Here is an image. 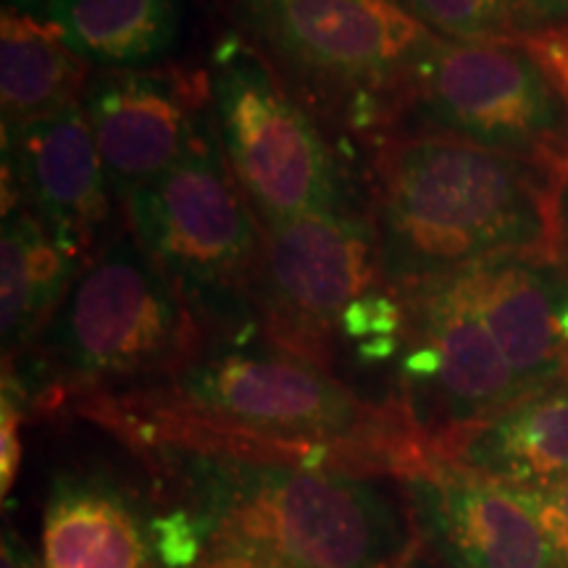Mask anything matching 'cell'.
Masks as SVG:
<instances>
[{"label":"cell","mask_w":568,"mask_h":568,"mask_svg":"<svg viewBox=\"0 0 568 568\" xmlns=\"http://www.w3.org/2000/svg\"><path fill=\"white\" fill-rule=\"evenodd\" d=\"M74 408L134 453L174 447L393 479L435 456L395 397L368 400L266 339H213L169 376Z\"/></svg>","instance_id":"1"},{"label":"cell","mask_w":568,"mask_h":568,"mask_svg":"<svg viewBox=\"0 0 568 568\" xmlns=\"http://www.w3.org/2000/svg\"><path fill=\"white\" fill-rule=\"evenodd\" d=\"M140 456L182 495L205 550H245L274 568H400L422 550L406 497L382 477L174 447Z\"/></svg>","instance_id":"2"},{"label":"cell","mask_w":568,"mask_h":568,"mask_svg":"<svg viewBox=\"0 0 568 568\" xmlns=\"http://www.w3.org/2000/svg\"><path fill=\"white\" fill-rule=\"evenodd\" d=\"M558 182L435 134H393L376 155L374 213L389 290L503 255H552Z\"/></svg>","instance_id":"3"},{"label":"cell","mask_w":568,"mask_h":568,"mask_svg":"<svg viewBox=\"0 0 568 568\" xmlns=\"http://www.w3.org/2000/svg\"><path fill=\"white\" fill-rule=\"evenodd\" d=\"M211 343L205 324L124 230L84 266L38 343L3 368L24 387L30 410H53L169 376Z\"/></svg>","instance_id":"4"},{"label":"cell","mask_w":568,"mask_h":568,"mask_svg":"<svg viewBox=\"0 0 568 568\" xmlns=\"http://www.w3.org/2000/svg\"><path fill=\"white\" fill-rule=\"evenodd\" d=\"M234 32L295 98L347 130L393 132L410 69L432 34L393 0H224Z\"/></svg>","instance_id":"5"},{"label":"cell","mask_w":568,"mask_h":568,"mask_svg":"<svg viewBox=\"0 0 568 568\" xmlns=\"http://www.w3.org/2000/svg\"><path fill=\"white\" fill-rule=\"evenodd\" d=\"M126 232L213 339L258 335L253 293L264 224L234 180L211 122L187 155L122 203Z\"/></svg>","instance_id":"6"},{"label":"cell","mask_w":568,"mask_h":568,"mask_svg":"<svg viewBox=\"0 0 568 568\" xmlns=\"http://www.w3.org/2000/svg\"><path fill=\"white\" fill-rule=\"evenodd\" d=\"M393 130L471 142L560 182L568 88L529 34L481 42L435 34L410 69Z\"/></svg>","instance_id":"7"},{"label":"cell","mask_w":568,"mask_h":568,"mask_svg":"<svg viewBox=\"0 0 568 568\" xmlns=\"http://www.w3.org/2000/svg\"><path fill=\"white\" fill-rule=\"evenodd\" d=\"M209 92L219 145L261 224L343 211L337 161L316 119L243 34L213 48Z\"/></svg>","instance_id":"8"},{"label":"cell","mask_w":568,"mask_h":568,"mask_svg":"<svg viewBox=\"0 0 568 568\" xmlns=\"http://www.w3.org/2000/svg\"><path fill=\"white\" fill-rule=\"evenodd\" d=\"M264 234L255 329L280 351L335 374L347 316L385 287L372 219L343 209L264 224Z\"/></svg>","instance_id":"9"},{"label":"cell","mask_w":568,"mask_h":568,"mask_svg":"<svg viewBox=\"0 0 568 568\" xmlns=\"http://www.w3.org/2000/svg\"><path fill=\"white\" fill-rule=\"evenodd\" d=\"M80 105L119 203L176 166L213 122L209 71L174 63L92 69Z\"/></svg>","instance_id":"10"},{"label":"cell","mask_w":568,"mask_h":568,"mask_svg":"<svg viewBox=\"0 0 568 568\" xmlns=\"http://www.w3.org/2000/svg\"><path fill=\"white\" fill-rule=\"evenodd\" d=\"M395 485L418 542L445 568H564L521 487L439 456Z\"/></svg>","instance_id":"11"},{"label":"cell","mask_w":568,"mask_h":568,"mask_svg":"<svg viewBox=\"0 0 568 568\" xmlns=\"http://www.w3.org/2000/svg\"><path fill=\"white\" fill-rule=\"evenodd\" d=\"M13 201L24 203L84 264L103 251L116 195L80 101L3 126V205Z\"/></svg>","instance_id":"12"},{"label":"cell","mask_w":568,"mask_h":568,"mask_svg":"<svg viewBox=\"0 0 568 568\" xmlns=\"http://www.w3.org/2000/svg\"><path fill=\"white\" fill-rule=\"evenodd\" d=\"M439 458L514 487H539L568 477V376L460 432Z\"/></svg>","instance_id":"13"},{"label":"cell","mask_w":568,"mask_h":568,"mask_svg":"<svg viewBox=\"0 0 568 568\" xmlns=\"http://www.w3.org/2000/svg\"><path fill=\"white\" fill-rule=\"evenodd\" d=\"M80 255L67 251L21 201L3 205L0 230V339L3 361L38 343L80 274Z\"/></svg>","instance_id":"14"},{"label":"cell","mask_w":568,"mask_h":568,"mask_svg":"<svg viewBox=\"0 0 568 568\" xmlns=\"http://www.w3.org/2000/svg\"><path fill=\"white\" fill-rule=\"evenodd\" d=\"M138 510L95 479H55L42 527L45 568H151Z\"/></svg>","instance_id":"15"},{"label":"cell","mask_w":568,"mask_h":568,"mask_svg":"<svg viewBox=\"0 0 568 568\" xmlns=\"http://www.w3.org/2000/svg\"><path fill=\"white\" fill-rule=\"evenodd\" d=\"M92 69H142L180 38V0H53L42 13Z\"/></svg>","instance_id":"16"},{"label":"cell","mask_w":568,"mask_h":568,"mask_svg":"<svg viewBox=\"0 0 568 568\" xmlns=\"http://www.w3.org/2000/svg\"><path fill=\"white\" fill-rule=\"evenodd\" d=\"M92 67L45 17L3 9L0 19V111L3 126L51 116L82 98Z\"/></svg>","instance_id":"17"},{"label":"cell","mask_w":568,"mask_h":568,"mask_svg":"<svg viewBox=\"0 0 568 568\" xmlns=\"http://www.w3.org/2000/svg\"><path fill=\"white\" fill-rule=\"evenodd\" d=\"M443 40L524 38L516 0H393Z\"/></svg>","instance_id":"18"},{"label":"cell","mask_w":568,"mask_h":568,"mask_svg":"<svg viewBox=\"0 0 568 568\" xmlns=\"http://www.w3.org/2000/svg\"><path fill=\"white\" fill-rule=\"evenodd\" d=\"M32 414L24 387L3 368V400H0V489L9 495L21 464V422Z\"/></svg>","instance_id":"19"},{"label":"cell","mask_w":568,"mask_h":568,"mask_svg":"<svg viewBox=\"0 0 568 568\" xmlns=\"http://www.w3.org/2000/svg\"><path fill=\"white\" fill-rule=\"evenodd\" d=\"M521 489L527 493L529 506L535 508L545 535L550 537L560 566L568 568V477L548 481V485Z\"/></svg>","instance_id":"20"},{"label":"cell","mask_w":568,"mask_h":568,"mask_svg":"<svg viewBox=\"0 0 568 568\" xmlns=\"http://www.w3.org/2000/svg\"><path fill=\"white\" fill-rule=\"evenodd\" d=\"M516 6L524 38L568 27V0H516Z\"/></svg>","instance_id":"21"},{"label":"cell","mask_w":568,"mask_h":568,"mask_svg":"<svg viewBox=\"0 0 568 568\" xmlns=\"http://www.w3.org/2000/svg\"><path fill=\"white\" fill-rule=\"evenodd\" d=\"M529 38H535V42L542 48V53L548 55L552 67L558 69L560 80H564L568 88V27H560V30L550 32H537L529 34Z\"/></svg>","instance_id":"22"},{"label":"cell","mask_w":568,"mask_h":568,"mask_svg":"<svg viewBox=\"0 0 568 568\" xmlns=\"http://www.w3.org/2000/svg\"><path fill=\"white\" fill-rule=\"evenodd\" d=\"M195 568H274L272 564H266L264 558H255L245 550H234V548H209L205 556L201 558V564Z\"/></svg>","instance_id":"23"},{"label":"cell","mask_w":568,"mask_h":568,"mask_svg":"<svg viewBox=\"0 0 568 568\" xmlns=\"http://www.w3.org/2000/svg\"><path fill=\"white\" fill-rule=\"evenodd\" d=\"M552 258H558L568 268V166L556 190V243H552Z\"/></svg>","instance_id":"24"},{"label":"cell","mask_w":568,"mask_h":568,"mask_svg":"<svg viewBox=\"0 0 568 568\" xmlns=\"http://www.w3.org/2000/svg\"><path fill=\"white\" fill-rule=\"evenodd\" d=\"M0 568H45L34 564V558L24 550V542L6 529L3 535V550H0Z\"/></svg>","instance_id":"25"},{"label":"cell","mask_w":568,"mask_h":568,"mask_svg":"<svg viewBox=\"0 0 568 568\" xmlns=\"http://www.w3.org/2000/svg\"><path fill=\"white\" fill-rule=\"evenodd\" d=\"M3 3H6L3 9H13L21 13H34V17H42L53 0H3Z\"/></svg>","instance_id":"26"},{"label":"cell","mask_w":568,"mask_h":568,"mask_svg":"<svg viewBox=\"0 0 568 568\" xmlns=\"http://www.w3.org/2000/svg\"><path fill=\"white\" fill-rule=\"evenodd\" d=\"M400 568H439V566H435V564H432V560H429V558H426L422 550H416V552H414V556H410V558L406 560V564H403Z\"/></svg>","instance_id":"27"},{"label":"cell","mask_w":568,"mask_h":568,"mask_svg":"<svg viewBox=\"0 0 568 568\" xmlns=\"http://www.w3.org/2000/svg\"><path fill=\"white\" fill-rule=\"evenodd\" d=\"M566 376H568V368H566Z\"/></svg>","instance_id":"28"}]
</instances>
